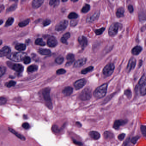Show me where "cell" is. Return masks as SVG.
I'll return each instance as SVG.
<instances>
[{
    "instance_id": "003e7915",
    "label": "cell",
    "mask_w": 146,
    "mask_h": 146,
    "mask_svg": "<svg viewBox=\"0 0 146 146\" xmlns=\"http://www.w3.org/2000/svg\"><path fill=\"white\" fill-rule=\"evenodd\" d=\"M67 1H68V0H62V1H63V2H66Z\"/></svg>"
},
{
    "instance_id": "94428289",
    "label": "cell",
    "mask_w": 146,
    "mask_h": 146,
    "mask_svg": "<svg viewBox=\"0 0 146 146\" xmlns=\"http://www.w3.org/2000/svg\"><path fill=\"white\" fill-rule=\"evenodd\" d=\"M143 64V61L142 60H140V62H139V67H141V66Z\"/></svg>"
},
{
    "instance_id": "d6986e66",
    "label": "cell",
    "mask_w": 146,
    "mask_h": 146,
    "mask_svg": "<svg viewBox=\"0 0 146 146\" xmlns=\"http://www.w3.org/2000/svg\"><path fill=\"white\" fill-rule=\"evenodd\" d=\"M43 2L44 0H33L32 6L35 9L39 8L42 5Z\"/></svg>"
},
{
    "instance_id": "6da1fadb",
    "label": "cell",
    "mask_w": 146,
    "mask_h": 146,
    "mask_svg": "<svg viewBox=\"0 0 146 146\" xmlns=\"http://www.w3.org/2000/svg\"><path fill=\"white\" fill-rule=\"evenodd\" d=\"M108 84H104L96 88L94 92V96L96 99H101L106 96L107 92Z\"/></svg>"
},
{
    "instance_id": "e575fe53",
    "label": "cell",
    "mask_w": 146,
    "mask_h": 146,
    "mask_svg": "<svg viewBox=\"0 0 146 146\" xmlns=\"http://www.w3.org/2000/svg\"><path fill=\"white\" fill-rule=\"evenodd\" d=\"M78 17V15L74 12L71 13L68 16V18L69 19H76Z\"/></svg>"
},
{
    "instance_id": "681fc988",
    "label": "cell",
    "mask_w": 146,
    "mask_h": 146,
    "mask_svg": "<svg viewBox=\"0 0 146 146\" xmlns=\"http://www.w3.org/2000/svg\"><path fill=\"white\" fill-rule=\"evenodd\" d=\"M51 20H49V19H47L46 20H45V21L43 22V26H48V25H49L51 24Z\"/></svg>"
},
{
    "instance_id": "4316f807",
    "label": "cell",
    "mask_w": 146,
    "mask_h": 146,
    "mask_svg": "<svg viewBox=\"0 0 146 146\" xmlns=\"http://www.w3.org/2000/svg\"><path fill=\"white\" fill-rule=\"evenodd\" d=\"M26 46L25 45L22 43H19V44H17L15 46V48L17 50H18L19 51H24L26 49Z\"/></svg>"
},
{
    "instance_id": "83f0119b",
    "label": "cell",
    "mask_w": 146,
    "mask_h": 146,
    "mask_svg": "<svg viewBox=\"0 0 146 146\" xmlns=\"http://www.w3.org/2000/svg\"><path fill=\"white\" fill-rule=\"evenodd\" d=\"M38 52L40 54L43 55H48L51 54V51L48 49H40Z\"/></svg>"
},
{
    "instance_id": "60d3db41",
    "label": "cell",
    "mask_w": 146,
    "mask_h": 146,
    "mask_svg": "<svg viewBox=\"0 0 146 146\" xmlns=\"http://www.w3.org/2000/svg\"><path fill=\"white\" fill-rule=\"evenodd\" d=\"M16 82L14 81H11L10 82H7V83L6 84V86L7 87V88H11V87H13L16 85Z\"/></svg>"
},
{
    "instance_id": "f907efd6",
    "label": "cell",
    "mask_w": 146,
    "mask_h": 146,
    "mask_svg": "<svg viewBox=\"0 0 146 146\" xmlns=\"http://www.w3.org/2000/svg\"><path fill=\"white\" fill-rule=\"evenodd\" d=\"M78 23V21L76 20H73L71 21L70 23V25L71 27H75L77 25Z\"/></svg>"
},
{
    "instance_id": "74e56055",
    "label": "cell",
    "mask_w": 146,
    "mask_h": 146,
    "mask_svg": "<svg viewBox=\"0 0 146 146\" xmlns=\"http://www.w3.org/2000/svg\"><path fill=\"white\" fill-rule=\"evenodd\" d=\"M17 4H14V5L11 6L10 7H9V8L7 10V12L8 13L10 12L13 11H15V10L17 9Z\"/></svg>"
},
{
    "instance_id": "ab89813d",
    "label": "cell",
    "mask_w": 146,
    "mask_h": 146,
    "mask_svg": "<svg viewBox=\"0 0 146 146\" xmlns=\"http://www.w3.org/2000/svg\"><path fill=\"white\" fill-rule=\"evenodd\" d=\"M146 79V78L145 75H143V76L141 77V78H140V80H139V82H138V85L141 86L142 84H143L145 82Z\"/></svg>"
},
{
    "instance_id": "9a60e30c",
    "label": "cell",
    "mask_w": 146,
    "mask_h": 146,
    "mask_svg": "<svg viewBox=\"0 0 146 146\" xmlns=\"http://www.w3.org/2000/svg\"><path fill=\"white\" fill-rule=\"evenodd\" d=\"M78 42L82 48L85 47L88 45V40L85 36H79L78 38Z\"/></svg>"
},
{
    "instance_id": "ee69618b",
    "label": "cell",
    "mask_w": 146,
    "mask_h": 146,
    "mask_svg": "<svg viewBox=\"0 0 146 146\" xmlns=\"http://www.w3.org/2000/svg\"><path fill=\"white\" fill-rule=\"evenodd\" d=\"M31 61L30 58L29 56H26L23 60V62L25 64H29Z\"/></svg>"
},
{
    "instance_id": "7402d4cb",
    "label": "cell",
    "mask_w": 146,
    "mask_h": 146,
    "mask_svg": "<svg viewBox=\"0 0 146 146\" xmlns=\"http://www.w3.org/2000/svg\"><path fill=\"white\" fill-rule=\"evenodd\" d=\"M8 130H9V131H11L12 133L15 135L18 138H19L20 140H22V141H25V137L22 135L21 134H19L18 132H17L16 131L14 130V129H12V128H8Z\"/></svg>"
},
{
    "instance_id": "8d00e7d4",
    "label": "cell",
    "mask_w": 146,
    "mask_h": 146,
    "mask_svg": "<svg viewBox=\"0 0 146 146\" xmlns=\"http://www.w3.org/2000/svg\"><path fill=\"white\" fill-rule=\"evenodd\" d=\"M105 29H106L105 28H102L96 30L95 33L97 35H100L104 32Z\"/></svg>"
},
{
    "instance_id": "7a4b0ae2",
    "label": "cell",
    "mask_w": 146,
    "mask_h": 146,
    "mask_svg": "<svg viewBox=\"0 0 146 146\" xmlns=\"http://www.w3.org/2000/svg\"><path fill=\"white\" fill-rule=\"evenodd\" d=\"M26 56V54L22 52H15L10 53L7 55L9 59L15 62H20L23 60Z\"/></svg>"
},
{
    "instance_id": "8992f818",
    "label": "cell",
    "mask_w": 146,
    "mask_h": 146,
    "mask_svg": "<svg viewBox=\"0 0 146 146\" xmlns=\"http://www.w3.org/2000/svg\"><path fill=\"white\" fill-rule=\"evenodd\" d=\"M119 25L118 23H114L110 26L108 30V35L110 36H113L117 34Z\"/></svg>"
},
{
    "instance_id": "5b68a950",
    "label": "cell",
    "mask_w": 146,
    "mask_h": 146,
    "mask_svg": "<svg viewBox=\"0 0 146 146\" xmlns=\"http://www.w3.org/2000/svg\"><path fill=\"white\" fill-rule=\"evenodd\" d=\"M114 68L115 67L113 64H108L103 68L102 70L103 75L106 77L109 76L113 73Z\"/></svg>"
},
{
    "instance_id": "484cf974",
    "label": "cell",
    "mask_w": 146,
    "mask_h": 146,
    "mask_svg": "<svg viewBox=\"0 0 146 146\" xmlns=\"http://www.w3.org/2000/svg\"><path fill=\"white\" fill-rule=\"evenodd\" d=\"M140 87V94L141 96H145L146 95V82L142 84Z\"/></svg>"
},
{
    "instance_id": "cb8c5ba5",
    "label": "cell",
    "mask_w": 146,
    "mask_h": 146,
    "mask_svg": "<svg viewBox=\"0 0 146 146\" xmlns=\"http://www.w3.org/2000/svg\"><path fill=\"white\" fill-rule=\"evenodd\" d=\"M104 138L106 140H111L113 138L114 135L113 133L110 131H106L104 133Z\"/></svg>"
},
{
    "instance_id": "e0dca14e",
    "label": "cell",
    "mask_w": 146,
    "mask_h": 146,
    "mask_svg": "<svg viewBox=\"0 0 146 146\" xmlns=\"http://www.w3.org/2000/svg\"><path fill=\"white\" fill-rule=\"evenodd\" d=\"M66 59L68 60V62L66 64V66H70L74 61L75 60V56L72 54H69L66 56Z\"/></svg>"
},
{
    "instance_id": "30bf717a",
    "label": "cell",
    "mask_w": 146,
    "mask_h": 146,
    "mask_svg": "<svg viewBox=\"0 0 146 146\" xmlns=\"http://www.w3.org/2000/svg\"><path fill=\"white\" fill-rule=\"evenodd\" d=\"M136 60L134 58H131L129 60L127 65L126 70L128 72H130L131 70H133L135 66Z\"/></svg>"
},
{
    "instance_id": "680465c9",
    "label": "cell",
    "mask_w": 146,
    "mask_h": 146,
    "mask_svg": "<svg viewBox=\"0 0 146 146\" xmlns=\"http://www.w3.org/2000/svg\"><path fill=\"white\" fill-rule=\"evenodd\" d=\"M73 141L74 143L76 144V145H82L83 144V143H82V142H81L78 141H76V140H73Z\"/></svg>"
},
{
    "instance_id": "ffe728a7",
    "label": "cell",
    "mask_w": 146,
    "mask_h": 146,
    "mask_svg": "<svg viewBox=\"0 0 146 146\" xmlns=\"http://www.w3.org/2000/svg\"><path fill=\"white\" fill-rule=\"evenodd\" d=\"M142 50V48L141 47L137 46L132 48L131 50V53L133 55H137L141 52Z\"/></svg>"
},
{
    "instance_id": "be15d7a7",
    "label": "cell",
    "mask_w": 146,
    "mask_h": 146,
    "mask_svg": "<svg viewBox=\"0 0 146 146\" xmlns=\"http://www.w3.org/2000/svg\"><path fill=\"white\" fill-rule=\"evenodd\" d=\"M10 1H14V2H17L18 0H10Z\"/></svg>"
},
{
    "instance_id": "db71d44e",
    "label": "cell",
    "mask_w": 146,
    "mask_h": 146,
    "mask_svg": "<svg viewBox=\"0 0 146 146\" xmlns=\"http://www.w3.org/2000/svg\"><path fill=\"white\" fill-rule=\"evenodd\" d=\"M128 10L130 13H132L134 11V8H133L132 5H129L128 7Z\"/></svg>"
},
{
    "instance_id": "11a10c76",
    "label": "cell",
    "mask_w": 146,
    "mask_h": 146,
    "mask_svg": "<svg viewBox=\"0 0 146 146\" xmlns=\"http://www.w3.org/2000/svg\"><path fill=\"white\" fill-rule=\"evenodd\" d=\"M70 34L69 32H67V33H66L64 35L63 37H64V38H65L66 40H67L70 38Z\"/></svg>"
},
{
    "instance_id": "1f68e13d",
    "label": "cell",
    "mask_w": 146,
    "mask_h": 146,
    "mask_svg": "<svg viewBox=\"0 0 146 146\" xmlns=\"http://www.w3.org/2000/svg\"><path fill=\"white\" fill-rule=\"evenodd\" d=\"M90 5L88 4H85L82 10V13H87L90 10Z\"/></svg>"
},
{
    "instance_id": "2e32d148",
    "label": "cell",
    "mask_w": 146,
    "mask_h": 146,
    "mask_svg": "<svg viewBox=\"0 0 146 146\" xmlns=\"http://www.w3.org/2000/svg\"><path fill=\"white\" fill-rule=\"evenodd\" d=\"M87 61V59L85 58H81L76 61L74 64V67H80L85 64Z\"/></svg>"
},
{
    "instance_id": "7c38bea8",
    "label": "cell",
    "mask_w": 146,
    "mask_h": 146,
    "mask_svg": "<svg viewBox=\"0 0 146 146\" xmlns=\"http://www.w3.org/2000/svg\"><path fill=\"white\" fill-rule=\"evenodd\" d=\"M48 46L50 47H54L58 44V42L55 37L52 36L47 41Z\"/></svg>"
},
{
    "instance_id": "ba28073f",
    "label": "cell",
    "mask_w": 146,
    "mask_h": 146,
    "mask_svg": "<svg viewBox=\"0 0 146 146\" xmlns=\"http://www.w3.org/2000/svg\"><path fill=\"white\" fill-rule=\"evenodd\" d=\"M68 25V21L66 20H62L55 26V30L58 31H62L66 29Z\"/></svg>"
},
{
    "instance_id": "4fadbf2b",
    "label": "cell",
    "mask_w": 146,
    "mask_h": 146,
    "mask_svg": "<svg viewBox=\"0 0 146 146\" xmlns=\"http://www.w3.org/2000/svg\"><path fill=\"white\" fill-rule=\"evenodd\" d=\"M11 49L8 46L4 47L0 51V56L1 57L8 55L11 52Z\"/></svg>"
},
{
    "instance_id": "f6af8a7d",
    "label": "cell",
    "mask_w": 146,
    "mask_h": 146,
    "mask_svg": "<svg viewBox=\"0 0 146 146\" xmlns=\"http://www.w3.org/2000/svg\"><path fill=\"white\" fill-rule=\"evenodd\" d=\"M52 131L54 133H58L59 132L60 129L57 125H54L52 127Z\"/></svg>"
},
{
    "instance_id": "d590c367",
    "label": "cell",
    "mask_w": 146,
    "mask_h": 146,
    "mask_svg": "<svg viewBox=\"0 0 146 146\" xmlns=\"http://www.w3.org/2000/svg\"><path fill=\"white\" fill-rule=\"evenodd\" d=\"M124 94L128 99H130L132 96V93L131 90L129 89H127L126 90H125Z\"/></svg>"
},
{
    "instance_id": "f1b7e54d",
    "label": "cell",
    "mask_w": 146,
    "mask_h": 146,
    "mask_svg": "<svg viewBox=\"0 0 146 146\" xmlns=\"http://www.w3.org/2000/svg\"><path fill=\"white\" fill-rule=\"evenodd\" d=\"M38 70V66L35 65L30 66L27 68V71L29 72H33Z\"/></svg>"
},
{
    "instance_id": "52a82bcc",
    "label": "cell",
    "mask_w": 146,
    "mask_h": 146,
    "mask_svg": "<svg viewBox=\"0 0 146 146\" xmlns=\"http://www.w3.org/2000/svg\"><path fill=\"white\" fill-rule=\"evenodd\" d=\"M7 64L10 68L19 73H21L24 70L23 66L20 64H13L10 62H7Z\"/></svg>"
},
{
    "instance_id": "d4e9b609",
    "label": "cell",
    "mask_w": 146,
    "mask_h": 146,
    "mask_svg": "<svg viewBox=\"0 0 146 146\" xmlns=\"http://www.w3.org/2000/svg\"><path fill=\"white\" fill-rule=\"evenodd\" d=\"M138 18L140 22H144L146 20V13L144 11H141L139 13Z\"/></svg>"
},
{
    "instance_id": "816d5d0a",
    "label": "cell",
    "mask_w": 146,
    "mask_h": 146,
    "mask_svg": "<svg viewBox=\"0 0 146 146\" xmlns=\"http://www.w3.org/2000/svg\"><path fill=\"white\" fill-rule=\"evenodd\" d=\"M22 126H23V128L26 129H29L30 127V125L29 124V123H23V125H22Z\"/></svg>"
},
{
    "instance_id": "4dcf8cb0",
    "label": "cell",
    "mask_w": 146,
    "mask_h": 146,
    "mask_svg": "<svg viewBox=\"0 0 146 146\" xmlns=\"http://www.w3.org/2000/svg\"><path fill=\"white\" fill-rule=\"evenodd\" d=\"M35 44L36 45L40 46H44L46 45L45 42L43 41V40L41 38H38L35 41Z\"/></svg>"
},
{
    "instance_id": "5bb4252c",
    "label": "cell",
    "mask_w": 146,
    "mask_h": 146,
    "mask_svg": "<svg viewBox=\"0 0 146 146\" xmlns=\"http://www.w3.org/2000/svg\"><path fill=\"white\" fill-rule=\"evenodd\" d=\"M100 11H97L96 12L94 15H92L90 17L88 18L87 19V23H93L97 20L99 18L100 16Z\"/></svg>"
},
{
    "instance_id": "44dd1931",
    "label": "cell",
    "mask_w": 146,
    "mask_h": 146,
    "mask_svg": "<svg viewBox=\"0 0 146 146\" xmlns=\"http://www.w3.org/2000/svg\"><path fill=\"white\" fill-rule=\"evenodd\" d=\"M90 136L94 140H98L100 137V135L99 132L96 131H91L89 133Z\"/></svg>"
},
{
    "instance_id": "b9f144b4",
    "label": "cell",
    "mask_w": 146,
    "mask_h": 146,
    "mask_svg": "<svg viewBox=\"0 0 146 146\" xmlns=\"http://www.w3.org/2000/svg\"><path fill=\"white\" fill-rule=\"evenodd\" d=\"M141 131L142 134L146 137V126L145 125H141Z\"/></svg>"
},
{
    "instance_id": "ac0fdd59",
    "label": "cell",
    "mask_w": 146,
    "mask_h": 146,
    "mask_svg": "<svg viewBox=\"0 0 146 146\" xmlns=\"http://www.w3.org/2000/svg\"><path fill=\"white\" fill-rule=\"evenodd\" d=\"M72 92H73V88L69 86V87L65 88L62 91V93L65 96H69L72 94Z\"/></svg>"
},
{
    "instance_id": "f5cc1de1",
    "label": "cell",
    "mask_w": 146,
    "mask_h": 146,
    "mask_svg": "<svg viewBox=\"0 0 146 146\" xmlns=\"http://www.w3.org/2000/svg\"><path fill=\"white\" fill-rule=\"evenodd\" d=\"M125 137V134L122 133V134L119 135L118 136V138L119 141H122V140H123Z\"/></svg>"
},
{
    "instance_id": "6125c7cd",
    "label": "cell",
    "mask_w": 146,
    "mask_h": 146,
    "mask_svg": "<svg viewBox=\"0 0 146 146\" xmlns=\"http://www.w3.org/2000/svg\"><path fill=\"white\" fill-rule=\"evenodd\" d=\"M76 124H78V125H79V127H81V126H82V125H81V124L80 123H79V122H77Z\"/></svg>"
},
{
    "instance_id": "7bdbcfd3",
    "label": "cell",
    "mask_w": 146,
    "mask_h": 146,
    "mask_svg": "<svg viewBox=\"0 0 146 146\" xmlns=\"http://www.w3.org/2000/svg\"><path fill=\"white\" fill-rule=\"evenodd\" d=\"M139 138H140V137L138 135L136 136L132 137L131 140V143H133V144H135Z\"/></svg>"
},
{
    "instance_id": "03108f58",
    "label": "cell",
    "mask_w": 146,
    "mask_h": 146,
    "mask_svg": "<svg viewBox=\"0 0 146 146\" xmlns=\"http://www.w3.org/2000/svg\"><path fill=\"white\" fill-rule=\"evenodd\" d=\"M3 23V20H1V24H0V25H1L2 24V23Z\"/></svg>"
},
{
    "instance_id": "9c48e42d",
    "label": "cell",
    "mask_w": 146,
    "mask_h": 146,
    "mask_svg": "<svg viewBox=\"0 0 146 146\" xmlns=\"http://www.w3.org/2000/svg\"><path fill=\"white\" fill-rule=\"evenodd\" d=\"M86 83V80L84 78H83V79H79L75 82L74 84V86L76 89L78 90L82 88Z\"/></svg>"
},
{
    "instance_id": "603a6c76",
    "label": "cell",
    "mask_w": 146,
    "mask_h": 146,
    "mask_svg": "<svg viewBox=\"0 0 146 146\" xmlns=\"http://www.w3.org/2000/svg\"><path fill=\"white\" fill-rule=\"evenodd\" d=\"M124 9L123 7H120L118 9L117 11L116 12V17L118 18L123 17L124 16Z\"/></svg>"
},
{
    "instance_id": "8fae6325",
    "label": "cell",
    "mask_w": 146,
    "mask_h": 146,
    "mask_svg": "<svg viewBox=\"0 0 146 146\" xmlns=\"http://www.w3.org/2000/svg\"><path fill=\"white\" fill-rule=\"evenodd\" d=\"M126 123H127V121L125 120L118 119V120H115L113 123V128L115 129H119L120 126L124 125Z\"/></svg>"
},
{
    "instance_id": "836d02e7",
    "label": "cell",
    "mask_w": 146,
    "mask_h": 146,
    "mask_svg": "<svg viewBox=\"0 0 146 146\" xmlns=\"http://www.w3.org/2000/svg\"><path fill=\"white\" fill-rule=\"evenodd\" d=\"M14 19L13 18L10 17L9 18L7 21L5 25V26L6 27H9V26H11L13 24V22H14Z\"/></svg>"
},
{
    "instance_id": "e7e4bbea",
    "label": "cell",
    "mask_w": 146,
    "mask_h": 146,
    "mask_svg": "<svg viewBox=\"0 0 146 146\" xmlns=\"http://www.w3.org/2000/svg\"><path fill=\"white\" fill-rule=\"evenodd\" d=\"M78 0H71V1H73L74 2H77Z\"/></svg>"
},
{
    "instance_id": "bcb514c9",
    "label": "cell",
    "mask_w": 146,
    "mask_h": 146,
    "mask_svg": "<svg viewBox=\"0 0 146 146\" xmlns=\"http://www.w3.org/2000/svg\"><path fill=\"white\" fill-rule=\"evenodd\" d=\"M6 69L5 66H1V72H0V76L2 77L5 73Z\"/></svg>"
},
{
    "instance_id": "d6a6232c",
    "label": "cell",
    "mask_w": 146,
    "mask_h": 146,
    "mask_svg": "<svg viewBox=\"0 0 146 146\" xmlns=\"http://www.w3.org/2000/svg\"><path fill=\"white\" fill-rule=\"evenodd\" d=\"M29 22L30 19H26V20H24V21L19 23V26L20 27H21V28H23V27H25V26L28 25L29 23Z\"/></svg>"
},
{
    "instance_id": "6f0895ef",
    "label": "cell",
    "mask_w": 146,
    "mask_h": 146,
    "mask_svg": "<svg viewBox=\"0 0 146 146\" xmlns=\"http://www.w3.org/2000/svg\"><path fill=\"white\" fill-rule=\"evenodd\" d=\"M60 3V0H55V2H54V7H56L58 6L59 4Z\"/></svg>"
},
{
    "instance_id": "f546056e",
    "label": "cell",
    "mask_w": 146,
    "mask_h": 146,
    "mask_svg": "<svg viewBox=\"0 0 146 146\" xmlns=\"http://www.w3.org/2000/svg\"><path fill=\"white\" fill-rule=\"evenodd\" d=\"M93 70H94V67L93 66H89V67L82 70V71H81V73L83 74H86L87 73H88V72H90L92 71Z\"/></svg>"
},
{
    "instance_id": "f35d334b",
    "label": "cell",
    "mask_w": 146,
    "mask_h": 146,
    "mask_svg": "<svg viewBox=\"0 0 146 146\" xmlns=\"http://www.w3.org/2000/svg\"><path fill=\"white\" fill-rule=\"evenodd\" d=\"M64 59L63 57H59L56 58L55 61L58 64H61L64 62Z\"/></svg>"
},
{
    "instance_id": "277c9868",
    "label": "cell",
    "mask_w": 146,
    "mask_h": 146,
    "mask_svg": "<svg viewBox=\"0 0 146 146\" xmlns=\"http://www.w3.org/2000/svg\"><path fill=\"white\" fill-rule=\"evenodd\" d=\"M92 96L91 90L90 88H86L82 90L80 96L79 98L83 101H86L89 100Z\"/></svg>"
},
{
    "instance_id": "9f6ffc18",
    "label": "cell",
    "mask_w": 146,
    "mask_h": 146,
    "mask_svg": "<svg viewBox=\"0 0 146 146\" xmlns=\"http://www.w3.org/2000/svg\"><path fill=\"white\" fill-rule=\"evenodd\" d=\"M67 40H66L65 38H64V37H62V38L60 39V41L62 43H64V44H68V42H67Z\"/></svg>"
},
{
    "instance_id": "3957f363",
    "label": "cell",
    "mask_w": 146,
    "mask_h": 146,
    "mask_svg": "<svg viewBox=\"0 0 146 146\" xmlns=\"http://www.w3.org/2000/svg\"><path fill=\"white\" fill-rule=\"evenodd\" d=\"M50 89L49 88H46L42 91V96L43 98L46 102V104L47 106L50 109L52 108V103L51 102V98L50 96Z\"/></svg>"
},
{
    "instance_id": "c3c4849f",
    "label": "cell",
    "mask_w": 146,
    "mask_h": 146,
    "mask_svg": "<svg viewBox=\"0 0 146 146\" xmlns=\"http://www.w3.org/2000/svg\"><path fill=\"white\" fill-rule=\"evenodd\" d=\"M7 101V100L5 97H1L0 98V105L2 106V105H4L5 104Z\"/></svg>"
},
{
    "instance_id": "91938a15",
    "label": "cell",
    "mask_w": 146,
    "mask_h": 146,
    "mask_svg": "<svg viewBox=\"0 0 146 146\" xmlns=\"http://www.w3.org/2000/svg\"><path fill=\"white\" fill-rule=\"evenodd\" d=\"M55 1V0H50V1H49V5H50L52 6L54 5Z\"/></svg>"
},
{
    "instance_id": "7dc6e473",
    "label": "cell",
    "mask_w": 146,
    "mask_h": 146,
    "mask_svg": "<svg viewBox=\"0 0 146 146\" xmlns=\"http://www.w3.org/2000/svg\"><path fill=\"white\" fill-rule=\"evenodd\" d=\"M66 71L65 70L63 69H60L57 70V71H56V73L58 75H61V74H64L66 73Z\"/></svg>"
}]
</instances>
